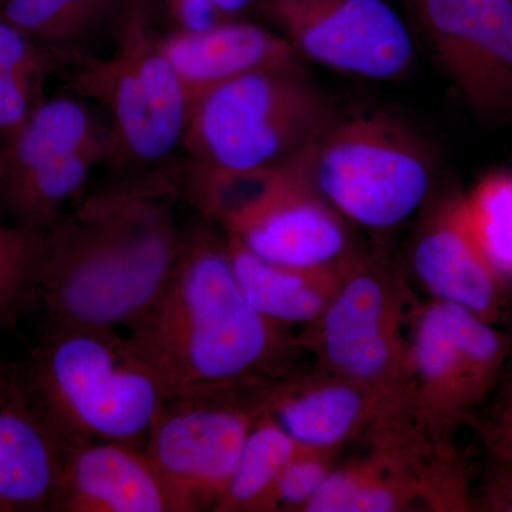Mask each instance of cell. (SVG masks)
<instances>
[{
    "label": "cell",
    "instance_id": "obj_13",
    "mask_svg": "<svg viewBox=\"0 0 512 512\" xmlns=\"http://www.w3.org/2000/svg\"><path fill=\"white\" fill-rule=\"evenodd\" d=\"M413 271L434 301L453 303L500 325L507 288L485 258L471 228L464 197L434 205L413 245Z\"/></svg>",
    "mask_w": 512,
    "mask_h": 512
},
{
    "label": "cell",
    "instance_id": "obj_26",
    "mask_svg": "<svg viewBox=\"0 0 512 512\" xmlns=\"http://www.w3.org/2000/svg\"><path fill=\"white\" fill-rule=\"evenodd\" d=\"M493 464L481 495V510L512 512V443L484 437Z\"/></svg>",
    "mask_w": 512,
    "mask_h": 512
},
{
    "label": "cell",
    "instance_id": "obj_32",
    "mask_svg": "<svg viewBox=\"0 0 512 512\" xmlns=\"http://www.w3.org/2000/svg\"><path fill=\"white\" fill-rule=\"evenodd\" d=\"M9 0H0V6H3L5 5V3H8Z\"/></svg>",
    "mask_w": 512,
    "mask_h": 512
},
{
    "label": "cell",
    "instance_id": "obj_10",
    "mask_svg": "<svg viewBox=\"0 0 512 512\" xmlns=\"http://www.w3.org/2000/svg\"><path fill=\"white\" fill-rule=\"evenodd\" d=\"M72 92L46 97L5 147L0 210L20 221L45 222L82 195L100 163L109 121ZM111 140V138H110Z\"/></svg>",
    "mask_w": 512,
    "mask_h": 512
},
{
    "label": "cell",
    "instance_id": "obj_3",
    "mask_svg": "<svg viewBox=\"0 0 512 512\" xmlns=\"http://www.w3.org/2000/svg\"><path fill=\"white\" fill-rule=\"evenodd\" d=\"M10 375L63 451L97 441L144 448L170 399L160 377L116 329L47 325Z\"/></svg>",
    "mask_w": 512,
    "mask_h": 512
},
{
    "label": "cell",
    "instance_id": "obj_21",
    "mask_svg": "<svg viewBox=\"0 0 512 512\" xmlns=\"http://www.w3.org/2000/svg\"><path fill=\"white\" fill-rule=\"evenodd\" d=\"M131 0H9L0 13L70 62L83 43L107 28L116 30Z\"/></svg>",
    "mask_w": 512,
    "mask_h": 512
},
{
    "label": "cell",
    "instance_id": "obj_25",
    "mask_svg": "<svg viewBox=\"0 0 512 512\" xmlns=\"http://www.w3.org/2000/svg\"><path fill=\"white\" fill-rule=\"evenodd\" d=\"M336 454L335 450L301 448L286 464L276 485L278 511L302 512L336 467Z\"/></svg>",
    "mask_w": 512,
    "mask_h": 512
},
{
    "label": "cell",
    "instance_id": "obj_4",
    "mask_svg": "<svg viewBox=\"0 0 512 512\" xmlns=\"http://www.w3.org/2000/svg\"><path fill=\"white\" fill-rule=\"evenodd\" d=\"M338 117L302 66L244 74L192 103L181 163L248 173L295 161Z\"/></svg>",
    "mask_w": 512,
    "mask_h": 512
},
{
    "label": "cell",
    "instance_id": "obj_1",
    "mask_svg": "<svg viewBox=\"0 0 512 512\" xmlns=\"http://www.w3.org/2000/svg\"><path fill=\"white\" fill-rule=\"evenodd\" d=\"M174 173L123 178L47 229L40 303L47 325L130 328L163 292L184 241Z\"/></svg>",
    "mask_w": 512,
    "mask_h": 512
},
{
    "label": "cell",
    "instance_id": "obj_15",
    "mask_svg": "<svg viewBox=\"0 0 512 512\" xmlns=\"http://www.w3.org/2000/svg\"><path fill=\"white\" fill-rule=\"evenodd\" d=\"M53 512H171L143 448L97 441L63 451Z\"/></svg>",
    "mask_w": 512,
    "mask_h": 512
},
{
    "label": "cell",
    "instance_id": "obj_22",
    "mask_svg": "<svg viewBox=\"0 0 512 512\" xmlns=\"http://www.w3.org/2000/svg\"><path fill=\"white\" fill-rule=\"evenodd\" d=\"M301 448L271 414L262 413L249 431L234 476L215 512L278 511L276 485Z\"/></svg>",
    "mask_w": 512,
    "mask_h": 512
},
{
    "label": "cell",
    "instance_id": "obj_6",
    "mask_svg": "<svg viewBox=\"0 0 512 512\" xmlns=\"http://www.w3.org/2000/svg\"><path fill=\"white\" fill-rule=\"evenodd\" d=\"M296 163L346 221L375 231L420 210L434 178L433 154L419 134L380 111L338 114Z\"/></svg>",
    "mask_w": 512,
    "mask_h": 512
},
{
    "label": "cell",
    "instance_id": "obj_20",
    "mask_svg": "<svg viewBox=\"0 0 512 512\" xmlns=\"http://www.w3.org/2000/svg\"><path fill=\"white\" fill-rule=\"evenodd\" d=\"M70 60L29 36L0 13V144L28 121L46 99L49 77L62 74Z\"/></svg>",
    "mask_w": 512,
    "mask_h": 512
},
{
    "label": "cell",
    "instance_id": "obj_19",
    "mask_svg": "<svg viewBox=\"0 0 512 512\" xmlns=\"http://www.w3.org/2000/svg\"><path fill=\"white\" fill-rule=\"evenodd\" d=\"M413 507H424L416 478L369 444L365 456L333 468L302 512H402Z\"/></svg>",
    "mask_w": 512,
    "mask_h": 512
},
{
    "label": "cell",
    "instance_id": "obj_30",
    "mask_svg": "<svg viewBox=\"0 0 512 512\" xmlns=\"http://www.w3.org/2000/svg\"><path fill=\"white\" fill-rule=\"evenodd\" d=\"M504 375V393L512 394V353L510 360H508L507 367H505Z\"/></svg>",
    "mask_w": 512,
    "mask_h": 512
},
{
    "label": "cell",
    "instance_id": "obj_7",
    "mask_svg": "<svg viewBox=\"0 0 512 512\" xmlns=\"http://www.w3.org/2000/svg\"><path fill=\"white\" fill-rule=\"evenodd\" d=\"M261 389L181 394L163 404L143 450L171 512L215 511L249 431L264 413Z\"/></svg>",
    "mask_w": 512,
    "mask_h": 512
},
{
    "label": "cell",
    "instance_id": "obj_16",
    "mask_svg": "<svg viewBox=\"0 0 512 512\" xmlns=\"http://www.w3.org/2000/svg\"><path fill=\"white\" fill-rule=\"evenodd\" d=\"M190 103L244 74L302 66L276 30L245 19L225 20L201 32L174 29L158 37ZM191 110V109H190Z\"/></svg>",
    "mask_w": 512,
    "mask_h": 512
},
{
    "label": "cell",
    "instance_id": "obj_27",
    "mask_svg": "<svg viewBox=\"0 0 512 512\" xmlns=\"http://www.w3.org/2000/svg\"><path fill=\"white\" fill-rule=\"evenodd\" d=\"M175 28L184 32H201L225 22L211 0H165Z\"/></svg>",
    "mask_w": 512,
    "mask_h": 512
},
{
    "label": "cell",
    "instance_id": "obj_23",
    "mask_svg": "<svg viewBox=\"0 0 512 512\" xmlns=\"http://www.w3.org/2000/svg\"><path fill=\"white\" fill-rule=\"evenodd\" d=\"M47 229L0 224V330L15 328L40 303Z\"/></svg>",
    "mask_w": 512,
    "mask_h": 512
},
{
    "label": "cell",
    "instance_id": "obj_18",
    "mask_svg": "<svg viewBox=\"0 0 512 512\" xmlns=\"http://www.w3.org/2000/svg\"><path fill=\"white\" fill-rule=\"evenodd\" d=\"M225 235V234H224ZM232 268L242 292L256 311L285 328H311L328 308L350 256L336 268L276 264L227 237Z\"/></svg>",
    "mask_w": 512,
    "mask_h": 512
},
{
    "label": "cell",
    "instance_id": "obj_9",
    "mask_svg": "<svg viewBox=\"0 0 512 512\" xmlns=\"http://www.w3.org/2000/svg\"><path fill=\"white\" fill-rule=\"evenodd\" d=\"M406 295L399 275L376 256L356 251L328 308L299 333L320 367L376 393L407 376Z\"/></svg>",
    "mask_w": 512,
    "mask_h": 512
},
{
    "label": "cell",
    "instance_id": "obj_29",
    "mask_svg": "<svg viewBox=\"0 0 512 512\" xmlns=\"http://www.w3.org/2000/svg\"><path fill=\"white\" fill-rule=\"evenodd\" d=\"M252 2L254 0H211L214 8L225 20L242 19V13L251 12Z\"/></svg>",
    "mask_w": 512,
    "mask_h": 512
},
{
    "label": "cell",
    "instance_id": "obj_31",
    "mask_svg": "<svg viewBox=\"0 0 512 512\" xmlns=\"http://www.w3.org/2000/svg\"><path fill=\"white\" fill-rule=\"evenodd\" d=\"M3 183H5V146L0 144V201H2Z\"/></svg>",
    "mask_w": 512,
    "mask_h": 512
},
{
    "label": "cell",
    "instance_id": "obj_11",
    "mask_svg": "<svg viewBox=\"0 0 512 512\" xmlns=\"http://www.w3.org/2000/svg\"><path fill=\"white\" fill-rule=\"evenodd\" d=\"M301 60L370 80H399L414 63L413 37L386 0H254Z\"/></svg>",
    "mask_w": 512,
    "mask_h": 512
},
{
    "label": "cell",
    "instance_id": "obj_2",
    "mask_svg": "<svg viewBox=\"0 0 512 512\" xmlns=\"http://www.w3.org/2000/svg\"><path fill=\"white\" fill-rule=\"evenodd\" d=\"M127 336L168 397L265 386L291 373L305 350L299 333L251 305L224 232L204 218L184 229L163 292Z\"/></svg>",
    "mask_w": 512,
    "mask_h": 512
},
{
    "label": "cell",
    "instance_id": "obj_12",
    "mask_svg": "<svg viewBox=\"0 0 512 512\" xmlns=\"http://www.w3.org/2000/svg\"><path fill=\"white\" fill-rule=\"evenodd\" d=\"M458 92L487 117L512 114V0H403Z\"/></svg>",
    "mask_w": 512,
    "mask_h": 512
},
{
    "label": "cell",
    "instance_id": "obj_14",
    "mask_svg": "<svg viewBox=\"0 0 512 512\" xmlns=\"http://www.w3.org/2000/svg\"><path fill=\"white\" fill-rule=\"evenodd\" d=\"M389 393V392H387ZM319 365L261 389V406L302 447L339 451L365 433L383 397Z\"/></svg>",
    "mask_w": 512,
    "mask_h": 512
},
{
    "label": "cell",
    "instance_id": "obj_28",
    "mask_svg": "<svg viewBox=\"0 0 512 512\" xmlns=\"http://www.w3.org/2000/svg\"><path fill=\"white\" fill-rule=\"evenodd\" d=\"M483 437L512 443V394L503 392L493 420L483 426Z\"/></svg>",
    "mask_w": 512,
    "mask_h": 512
},
{
    "label": "cell",
    "instance_id": "obj_24",
    "mask_svg": "<svg viewBox=\"0 0 512 512\" xmlns=\"http://www.w3.org/2000/svg\"><path fill=\"white\" fill-rule=\"evenodd\" d=\"M478 245L505 285L512 284V173L488 175L464 197Z\"/></svg>",
    "mask_w": 512,
    "mask_h": 512
},
{
    "label": "cell",
    "instance_id": "obj_17",
    "mask_svg": "<svg viewBox=\"0 0 512 512\" xmlns=\"http://www.w3.org/2000/svg\"><path fill=\"white\" fill-rule=\"evenodd\" d=\"M62 466L63 448L0 363V512L52 511Z\"/></svg>",
    "mask_w": 512,
    "mask_h": 512
},
{
    "label": "cell",
    "instance_id": "obj_5",
    "mask_svg": "<svg viewBox=\"0 0 512 512\" xmlns=\"http://www.w3.org/2000/svg\"><path fill=\"white\" fill-rule=\"evenodd\" d=\"M181 197L227 237L276 264L336 268L357 251L348 221L295 161L248 173L181 165Z\"/></svg>",
    "mask_w": 512,
    "mask_h": 512
},
{
    "label": "cell",
    "instance_id": "obj_8",
    "mask_svg": "<svg viewBox=\"0 0 512 512\" xmlns=\"http://www.w3.org/2000/svg\"><path fill=\"white\" fill-rule=\"evenodd\" d=\"M512 339L498 325L453 303L416 312L407 357V390L421 424L451 439L504 377Z\"/></svg>",
    "mask_w": 512,
    "mask_h": 512
}]
</instances>
